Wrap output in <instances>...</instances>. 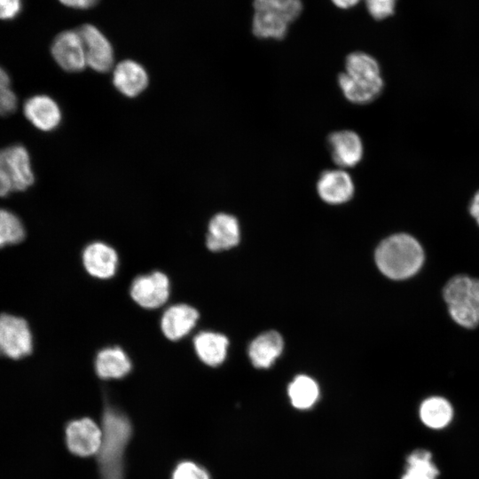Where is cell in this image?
I'll list each match as a JSON object with an SVG mask.
<instances>
[{
    "label": "cell",
    "mask_w": 479,
    "mask_h": 479,
    "mask_svg": "<svg viewBox=\"0 0 479 479\" xmlns=\"http://www.w3.org/2000/svg\"><path fill=\"white\" fill-rule=\"evenodd\" d=\"M326 145L333 161L340 169L353 168L362 160L364 145L359 135L350 130L330 133Z\"/></svg>",
    "instance_id": "cell-11"
},
{
    "label": "cell",
    "mask_w": 479,
    "mask_h": 479,
    "mask_svg": "<svg viewBox=\"0 0 479 479\" xmlns=\"http://www.w3.org/2000/svg\"><path fill=\"white\" fill-rule=\"evenodd\" d=\"M340 9H349L357 5L361 0H331Z\"/></svg>",
    "instance_id": "cell-34"
},
{
    "label": "cell",
    "mask_w": 479,
    "mask_h": 479,
    "mask_svg": "<svg viewBox=\"0 0 479 479\" xmlns=\"http://www.w3.org/2000/svg\"><path fill=\"white\" fill-rule=\"evenodd\" d=\"M68 451L78 457L96 455L102 440V429L92 419L83 417L69 421L65 428Z\"/></svg>",
    "instance_id": "cell-7"
},
{
    "label": "cell",
    "mask_w": 479,
    "mask_h": 479,
    "mask_svg": "<svg viewBox=\"0 0 479 479\" xmlns=\"http://www.w3.org/2000/svg\"><path fill=\"white\" fill-rule=\"evenodd\" d=\"M148 82L147 72L134 60H122L114 68L113 83L116 90L126 97L138 96L146 89Z\"/></svg>",
    "instance_id": "cell-17"
},
{
    "label": "cell",
    "mask_w": 479,
    "mask_h": 479,
    "mask_svg": "<svg viewBox=\"0 0 479 479\" xmlns=\"http://www.w3.org/2000/svg\"><path fill=\"white\" fill-rule=\"evenodd\" d=\"M129 356L120 347H107L98 352L95 358V370L101 379H121L131 370Z\"/></svg>",
    "instance_id": "cell-20"
},
{
    "label": "cell",
    "mask_w": 479,
    "mask_h": 479,
    "mask_svg": "<svg viewBox=\"0 0 479 479\" xmlns=\"http://www.w3.org/2000/svg\"><path fill=\"white\" fill-rule=\"evenodd\" d=\"M283 340L275 331L264 333L256 337L249 346L248 354L253 365L258 368H267L280 355Z\"/></svg>",
    "instance_id": "cell-21"
},
{
    "label": "cell",
    "mask_w": 479,
    "mask_h": 479,
    "mask_svg": "<svg viewBox=\"0 0 479 479\" xmlns=\"http://www.w3.org/2000/svg\"><path fill=\"white\" fill-rule=\"evenodd\" d=\"M18 98L11 85H0V116L6 117L18 108Z\"/></svg>",
    "instance_id": "cell-29"
},
{
    "label": "cell",
    "mask_w": 479,
    "mask_h": 479,
    "mask_svg": "<svg viewBox=\"0 0 479 479\" xmlns=\"http://www.w3.org/2000/svg\"><path fill=\"white\" fill-rule=\"evenodd\" d=\"M25 118L37 130L44 132L55 130L62 120V113L58 103L43 94L27 98L22 107Z\"/></svg>",
    "instance_id": "cell-13"
},
{
    "label": "cell",
    "mask_w": 479,
    "mask_h": 479,
    "mask_svg": "<svg viewBox=\"0 0 479 479\" xmlns=\"http://www.w3.org/2000/svg\"><path fill=\"white\" fill-rule=\"evenodd\" d=\"M27 149L21 144H12L0 149V197L25 192L35 184Z\"/></svg>",
    "instance_id": "cell-4"
},
{
    "label": "cell",
    "mask_w": 479,
    "mask_h": 479,
    "mask_svg": "<svg viewBox=\"0 0 479 479\" xmlns=\"http://www.w3.org/2000/svg\"><path fill=\"white\" fill-rule=\"evenodd\" d=\"M0 85H11V78L7 71L0 66Z\"/></svg>",
    "instance_id": "cell-35"
},
{
    "label": "cell",
    "mask_w": 479,
    "mask_h": 479,
    "mask_svg": "<svg viewBox=\"0 0 479 479\" xmlns=\"http://www.w3.org/2000/svg\"><path fill=\"white\" fill-rule=\"evenodd\" d=\"M439 471L426 450L414 451L407 458V467L401 479H436Z\"/></svg>",
    "instance_id": "cell-25"
},
{
    "label": "cell",
    "mask_w": 479,
    "mask_h": 479,
    "mask_svg": "<svg viewBox=\"0 0 479 479\" xmlns=\"http://www.w3.org/2000/svg\"><path fill=\"white\" fill-rule=\"evenodd\" d=\"M469 210L479 225V191L475 194Z\"/></svg>",
    "instance_id": "cell-33"
},
{
    "label": "cell",
    "mask_w": 479,
    "mask_h": 479,
    "mask_svg": "<svg viewBox=\"0 0 479 479\" xmlns=\"http://www.w3.org/2000/svg\"><path fill=\"white\" fill-rule=\"evenodd\" d=\"M192 344L201 362L209 366H217L226 357L229 342L224 334L202 331L194 336Z\"/></svg>",
    "instance_id": "cell-19"
},
{
    "label": "cell",
    "mask_w": 479,
    "mask_h": 479,
    "mask_svg": "<svg viewBox=\"0 0 479 479\" xmlns=\"http://www.w3.org/2000/svg\"><path fill=\"white\" fill-rule=\"evenodd\" d=\"M102 440L95 455L98 479H124L125 453L132 436V423L116 406L106 403L101 416Z\"/></svg>",
    "instance_id": "cell-1"
},
{
    "label": "cell",
    "mask_w": 479,
    "mask_h": 479,
    "mask_svg": "<svg viewBox=\"0 0 479 479\" xmlns=\"http://www.w3.org/2000/svg\"><path fill=\"white\" fill-rule=\"evenodd\" d=\"M62 4L75 9H88L98 2V0H59Z\"/></svg>",
    "instance_id": "cell-31"
},
{
    "label": "cell",
    "mask_w": 479,
    "mask_h": 479,
    "mask_svg": "<svg viewBox=\"0 0 479 479\" xmlns=\"http://www.w3.org/2000/svg\"><path fill=\"white\" fill-rule=\"evenodd\" d=\"M198 310L188 304L177 303L168 307L161 318V329L170 341H178L186 336L196 326Z\"/></svg>",
    "instance_id": "cell-15"
},
{
    "label": "cell",
    "mask_w": 479,
    "mask_h": 479,
    "mask_svg": "<svg viewBox=\"0 0 479 479\" xmlns=\"http://www.w3.org/2000/svg\"><path fill=\"white\" fill-rule=\"evenodd\" d=\"M32 334L27 321L16 316L0 314V356L20 359L32 352Z\"/></svg>",
    "instance_id": "cell-6"
},
{
    "label": "cell",
    "mask_w": 479,
    "mask_h": 479,
    "mask_svg": "<svg viewBox=\"0 0 479 479\" xmlns=\"http://www.w3.org/2000/svg\"><path fill=\"white\" fill-rule=\"evenodd\" d=\"M77 30L83 43L87 66L99 73L109 71L114 61L109 40L92 24H83Z\"/></svg>",
    "instance_id": "cell-10"
},
{
    "label": "cell",
    "mask_w": 479,
    "mask_h": 479,
    "mask_svg": "<svg viewBox=\"0 0 479 479\" xmlns=\"http://www.w3.org/2000/svg\"><path fill=\"white\" fill-rule=\"evenodd\" d=\"M316 190L324 202L340 205L352 199L355 185L350 175L343 169H326L319 175Z\"/></svg>",
    "instance_id": "cell-12"
},
{
    "label": "cell",
    "mask_w": 479,
    "mask_h": 479,
    "mask_svg": "<svg viewBox=\"0 0 479 479\" xmlns=\"http://www.w3.org/2000/svg\"><path fill=\"white\" fill-rule=\"evenodd\" d=\"M472 280L467 276L457 275L444 288V298L451 317L466 328H474L479 324L472 293Z\"/></svg>",
    "instance_id": "cell-5"
},
{
    "label": "cell",
    "mask_w": 479,
    "mask_h": 479,
    "mask_svg": "<svg viewBox=\"0 0 479 479\" xmlns=\"http://www.w3.org/2000/svg\"><path fill=\"white\" fill-rule=\"evenodd\" d=\"M365 4L371 17L381 20L394 14L397 0H365Z\"/></svg>",
    "instance_id": "cell-28"
},
{
    "label": "cell",
    "mask_w": 479,
    "mask_h": 479,
    "mask_svg": "<svg viewBox=\"0 0 479 479\" xmlns=\"http://www.w3.org/2000/svg\"><path fill=\"white\" fill-rule=\"evenodd\" d=\"M171 479H210V476L201 466L193 461L184 460L176 466Z\"/></svg>",
    "instance_id": "cell-27"
},
{
    "label": "cell",
    "mask_w": 479,
    "mask_h": 479,
    "mask_svg": "<svg viewBox=\"0 0 479 479\" xmlns=\"http://www.w3.org/2000/svg\"><path fill=\"white\" fill-rule=\"evenodd\" d=\"M23 0H0V20L15 19L22 11Z\"/></svg>",
    "instance_id": "cell-30"
},
{
    "label": "cell",
    "mask_w": 479,
    "mask_h": 479,
    "mask_svg": "<svg viewBox=\"0 0 479 479\" xmlns=\"http://www.w3.org/2000/svg\"><path fill=\"white\" fill-rule=\"evenodd\" d=\"M252 32L260 39H283L301 14L302 0H254Z\"/></svg>",
    "instance_id": "cell-3"
},
{
    "label": "cell",
    "mask_w": 479,
    "mask_h": 479,
    "mask_svg": "<svg viewBox=\"0 0 479 479\" xmlns=\"http://www.w3.org/2000/svg\"><path fill=\"white\" fill-rule=\"evenodd\" d=\"M344 73L354 77L377 78L381 76L378 61L364 51L349 53L344 63Z\"/></svg>",
    "instance_id": "cell-24"
},
{
    "label": "cell",
    "mask_w": 479,
    "mask_h": 479,
    "mask_svg": "<svg viewBox=\"0 0 479 479\" xmlns=\"http://www.w3.org/2000/svg\"><path fill=\"white\" fill-rule=\"evenodd\" d=\"M338 86L344 98L350 103L365 105L375 100L382 92L384 81L382 77L365 79L352 77L340 73L337 76Z\"/></svg>",
    "instance_id": "cell-18"
},
{
    "label": "cell",
    "mask_w": 479,
    "mask_h": 479,
    "mask_svg": "<svg viewBox=\"0 0 479 479\" xmlns=\"http://www.w3.org/2000/svg\"><path fill=\"white\" fill-rule=\"evenodd\" d=\"M82 260L86 271L90 276L100 279L112 278L118 267L116 251L101 241L87 245L82 251Z\"/></svg>",
    "instance_id": "cell-14"
},
{
    "label": "cell",
    "mask_w": 479,
    "mask_h": 479,
    "mask_svg": "<svg viewBox=\"0 0 479 479\" xmlns=\"http://www.w3.org/2000/svg\"><path fill=\"white\" fill-rule=\"evenodd\" d=\"M288 395L295 408L308 409L317 401L319 390L314 380L306 375H300L289 385Z\"/></svg>",
    "instance_id": "cell-23"
},
{
    "label": "cell",
    "mask_w": 479,
    "mask_h": 479,
    "mask_svg": "<svg viewBox=\"0 0 479 479\" xmlns=\"http://www.w3.org/2000/svg\"><path fill=\"white\" fill-rule=\"evenodd\" d=\"M472 293L474 297L475 309L479 319V279H473L472 280Z\"/></svg>",
    "instance_id": "cell-32"
},
{
    "label": "cell",
    "mask_w": 479,
    "mask_h": 479,
    "mask_svg": "<svg viewBox=\"0 0 479 479\" xmlns=\"http://www.w3.org/2000/svg\"><path fill=\"white\" fill-rule=\"evenodd\" d=\"M420 416L422 422L432 428L445 427L452 418L450 403L439 397L426 399L420 405Z\"/></svg>",
    "instance_id": "cell-22"
},
{
    "label": "cell",
    "mask_w": 479,
    "mask_h": 479,
    "mask_svg": "<svg viewBox=\"0 0 479 479\" xmlns=\"http://www.w3.org/2000/svg\"><path fill=\"white\" fill-rule=\"evenodd\" d=\"M51 53L56 63L67 72H80L87 66L83 43L77 29L58 34L51 43Z\"/></svg>",
    "instance_id": "cell-9"
},
{
    "label": "cell",
    "mask_w": 479,
    "mask_h": 479,
    "mask_svg": "<svg viewBox=\"0 0 479 479\" xmlns=\"http://www.w3.org/2000/svg\"><path fill=\"white\" fill-rule=\"evenodd\" d=\"M25 234L20 217L8 209L0 208V248L20 243L24 240Z\"/></svg>",
    "instance_id": "cell-26"
},
{
    "label": "cell",
    "mask_w": 479,
    "mask_h": 479,
    "mask_svg": "<svg viewBox=\"0 0 479 479\" xmlns=\"http://www.w3.org/2000/svg\"><path fill=\"white\" fill-rule=\"evenodd\" d=\"M380 271L393 279H404L414 275L422 266L424 253L420 244L406 233L394 234L385 239L375 251Z\"/></svg>",
    "instance_id": "cell-2"
},
{
    "label": "cell",
    "mask_w": 479,
    "mask_h": 479,
    "mask_svg": "<svg viewBox=\"0 0 479 479\" xmlns=\"http://www.w3.org/2000/svg\"><path fill=\"white\" fill-rule=\"evenodd\" d=\"M240 238V224L234 216L218 213L210 219L206 236V245L209 250L230 249L239 243Z\"/></svg>",
    "instance_id": "cell-16"
},
{
    "label": "cell",
    "mask_w": 479,
    "mask_h": 479,
    "mask_svg": "<svg viewBox=\"0 0 479 479\" xmlns=\"http://www.w3.org/2000/svg\"><path fill=\"white\" fill-rule=\"evenodd\" d=\"M170 284L166 274L153 271L137 277L130 286V296L140 307L153 310L161 307L169 297Z\"/></svg>",
    "instance_id": "cell-8"
}]
</instances>
